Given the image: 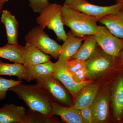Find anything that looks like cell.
Returning a JSON list of instances; mask_svg holds the SVG:
<instances>
[{"label":"cell","mask_w":123,"mask_h":123,"mask_svg":"<svg viewBox=\"0 0 123 123\" xmlns=\"http://www.w3.org/2000/svg\"><path fill=\"white\" fill-rule=\"evenodd\" d=\"M21 83L22 81L21 80L6 79L0 77V101L6 98L7 91L10 88Z\"/></svg>","instance_id":"obj_25"},{"label":"cell","mask_w":123,"mask_h":123,"mask_svg":"<svg viewBox=\"0 0 123 123\" xmlns=\"http://www.w3.org/2000/svg\"><path fill=\"white\" fill-rule=\"evenodd\" d=\"M115 59L105 53L97 44L94 52L85 61L88 78L96 79L106 73L115 64Z\"/></svg>","instance_id":"obj_6"},{"label":"cell","mask_w":123,"mask_h":123,"mask_svg":"<svg viewBox=\"0 0 123 123\" xmlns=\"http://www.w3.org/2000/svg\"><path fill=\"white\" fill-rule=\"evenodd\" d=\"M51 57L33 44L26 43L22 53L23 65L26 68L29 66L50 61Z\"/></svg>","instance_id":"obj_14"},{"label":"cell","mask_w":123,"mask_h":123,"mask_svg":"<svg viewBox=\"0 0 123 123\" xmlns=\"http://www.w3.org/2000/svg\"><path fill=\"white\" fill-rule=\"evenodd\" d=\"M110 98L108 92L103 91L98 93L92 104V120L93 123H104L108 118Z\"/></svg>","instance_id":"obj_10"},{"label":"cell","mask_w":123,"mask_h":123,"mask_svg":"<svg viewBox=\"0 0 123 123\" xmlns=\"http://www.w3.org/2000/svg\"><path fill=\"white\" fill-rule=\"evenodd\" d=\"M0 21L5 27L8 43L18 44V23L15 16L8 10H2Z\"/></svg>","instance_id":"obj_17"},{"label":"cell","mask_w":123,"mask_h":123,"mask_svg":"<svg viewBox=\"0 0 123 123\" xmlns=\"http://www.w3.org/2000/svg\"><path fill=\"white\" fill-rule=\"evenodd\" d=\"M9 90L15 93L29 109L48 117L52 116L51 99L37 84L26 85L21 83L12 87Z\"/></svg>","instance_id":"obj_1"},{"label":"cell","mask_w":123,"mask_h":123,"mask_svg":"<svg viewBox=\"0 0 123 123\" xmlns=\"http://www.w3.org/2000/svg\"><path fill=\"white\" fill-rule=\"evenodd\" d=\"M67 37L61 46L58 59L67 62L75 55L82 44L85 37H79L74 35L71 31L66 33Z\"/></svg>","instance_id":"obj_13"},{"label":"cell","mask_w":123,"mask_h":123,"mask_svg":"<svg viewBox=\"0 0 123 123\" xmlns=\"http://www.w3.org/2000/svg\"><path fill=\"white\" fill-rule=\"evenodd\" d=\"M55 69V63L50 61L29 66L26 69L31 81L41 76H53Z\"/></svg>","instance_id":"obj_22"},{"label":"cell","mask_w":123,"mask_h":123,"mask_svg":"<svg viewBox=\"0 0 123 123\" xmlns=\"http://www.w3.org/2000/svg\"><path fill=\"white\" fill-rule=\"evenodd\" d=\"M29 2V6L36 13H40L50 4L48 0H24Z\"/></svg>","instance_id":"obj_26"},{"label":"cell","mask_w":123,"mask_h":123,"mask_svg":"<svg viewBox=\"0 0 123 123\" xmlns=\"http://www.w3.org/2000/svg\"><path fill=\"white\" fill-rule=\"evenodd\" d=\"M85 61L78 59H71L65 64L67 72L77 83L82 82L88 78V71Z\"/></svg>","instance_id":"obj_19"},{"label":"cell","mask_w":123,"mask_h":123,"mask_svg":"<svg viewBox=\"0 0 123 123\" xmlns=\"http://www.w3.org/2000/svg\"><path fill=\"white\" fill-rule=\"evenodd\" d=\"M34 80L52 101L65 106H72V100L67 89L57 78L52 76H43L38 77Z\"/></svg>","instance_id":"obj_4"},{"label":"cell","mask_w":123,"mask_h":123,"mask_svg":"<svg viewBox=\"0 0 123 123\" xmlns=\"http://www.w3.org/2000/svg\"><path fill=\"white\" fill-rule=\"evenodd\" d=\"M9 0H0V2L2 4L4 5L5 2H8Z\"/></svg>","instance_id":"obj_30"},{"label":"cell","mask_w":123,"mask_h":123,"mask_svg":"<svg viewBox=\"0 0 123 123\" xmlns=\"http://www.w3.org/2000/svg\"><path fill=\"white\" fill-rule=\"evenodd\" d=\"M79 110L85 123H93L92 120V105Z\"/></svg>","instance_id":"obj_27"},{"label":"cell","mask_w":123,"mask_h":123,"mask_svg":"<svg viewBox=\"0 0 123 123\" xmlns=\"http://www.w3.org/2000/svg\"><path fill=\"white\" fill-rule=\"evenodd\" d=\"M102 32L95 35L97 44L105 53L116 58L123 49V39L113 34L105 26H99Z\"/></svg>","instance_id":"obj_8"},{"label":"cell","mask_w":123,"mask_h":123,"mask_svg":"<svg viewBox=\"0 0 123 123\" xmlns=\"http://www.w3.org/2000/svg\"><path fill=\"white\" fill-rule=\"evenodd\" d=\"M115 63L123 66V49L115 59Z\"/></svg>","instance_id":"obj_28"},{"label":"cell","mask_w":123,"mask_h":123,"mask_svg":"<svg viewBox=\"0 0 123 123\" xmlns=\"http://www.w3.org/2000/svg\"></svg>","instance_id":"obj_32"},{"label":"cell","mask_w":123,"mask_h":123,"mask_svg":"<svg viewBox=\"0 0 123 123\" xmlns=\"http://www.w3.org/2000/svg\"><path fill=\"white\" fill-rule=\"evenodd\" d=\"M84 40V43L71 59H78L85 61L94 52L97 45L95 35L86 36Z\"/></svg>","instance_id":"obj_23"},{"label":"cell","mask_w":123,"mask_h":123,"mask_svg":"<svg viewBox=\"0 0 123 123\" xmlns=\"http://www.w3.org/2000/svg\"><path fill=\"white\" fill-rule=\"evenodd\" d=\"M3 4H1L0 2V14H1V12H2V8H3Z\"/></svg>","instance_id":"obj_29"},{"label":"cell","mask_w":123,"mask_h":123,"mask_svg":"<svg viewBox=\"0 0 123 123\" xmlns=\"http://www.w3.org/2000/svg\"><path fill=\"white\" fill-rule=\"evenodd\" d=\"M62 21L64 25L70 29L73 34L77 37H84L86 36L95 35L102 32L97 24V18L91 17L63 6Z\"/></svg>","instance_id":"obj_2"},{"label":"cell","mask_w":123,"mask_h":123,"mask_svg":"<svg viewBox=\"0 0 123 123\" xmlns=\"http://www.w3.org/2000/svg\"><path fill=\"white\" fill-rule=\"evenodd\" d=\"M63 6L56 3H50L39 14L36 19L39 26L44 29L47 27L54 31L59 41L64 42L67 37L62 21Z\"/></svg>","instance_id":"obj_3"},{"label":"cell","mask_w":123,"mask_h":123,"mask_svg":"<svg viewBox=\"0 0 123 123\" xmlns=\"http://www.w3.org/2000/svg\"><path fill=\"white\" fill-rule=\"evenodd\" d=\"M98 22L107 27L115 36L123 39V7L118 11L109 14L99 18Z\"/></svg>","instance_id":"obj_12"},{"label":"cell","mask_w":123,"mask_h":123,"mask_svg":"<svg viewBox=\"0 0 123 123\" xmlns=\"http://www.w3.org/2000/svg\"><path fill=\"white\" fill-rule=\"evenodd\" d=\"M114 117L117 121L123 117V76L120 77L114 86L111 97Z\"/></svg>","instance_id":"obj_18"},{"label":"cell","mask_w":123,"mask_h":123,"mask_svg":"<svg viewBox=\"0 0 123 123\" xmlns=\"http://www.w3.org/2000/svg\"><path fill=\"white\" fill-rule=\"evenodd\" d=\"M25 114L22 106L5 104L0 108V123H22Z\"/></svg>","instance_id":"obj_16"},{"label":"cell","mask_w":123,"mask_h":123,"mask_svg":"<svg viewBox=\"0 0 123 123\" xmlns=\"http://www.w3.org/2000/svg\"><path fill=\"white\" fill-rule=\"evenodd\" d=\"M44 30L39 25L32 28L25 35L26 43L33 44L43 53L58 59L61 46L50 38Z\"/></svg>","instance_id":"obj_5"},{"label":"cell","mask_w":123,"mask_h":123,"mask_svg":"<svg viewBox=\"0 0 123 123\" xmlns=\"http://www.w3.org/2000/svg\"><path fill=\"white\" fill-rule=\"evenodd\" d=\"M52 116L48 117L41 112L28 109L22 123H52L56 121Z\"/></svg>","instance_id":"obj_24"},{"label":"cell","mask_w":123,"mask_h":123,"mask_svg":"<svg viewBox=\"0 0 123 123\" xmlns=\"http://www.w3.org/2000/svg\"><path fill=\"white\" fill-rule=\"evenodd\" d=\"M15 76L19 80L30 81L26 68L22 64L14 63L10 64L4 63L0 60V76Z\"/></svg>","instance_id":"obj_20"},{"label":"cell","mask_w":123,"mask_h":123,"mask_svg":"<svg viewBox=\"0 0 123 123\" xmlns=\"http://www.w3.org/2000/svg\"><path fill=\"white\" fill-rule=\"evenodd\" d=\"M64 5L98 19L118 11L123 5L117 3L110 6H99L91 4L86 0H65Z\"/></svg>","instance_id":"obj_7"},{"label":"cell","mask_w":123,"mask_h":123,"mask_svg":"<svg viewBox=\"0 0 123 123\" xmlns=\"http://www.w3.org/2000/svg\"><path fill=\"white\" fill-rule=\"evenodd\" d=\"M51 115L59 116L64 122L68 123H85L80 110L71 106L61 105L52 101Z\"/></svg>","instance_id":"obj_15"},{"label":"cell","mask_w":123,"mask_h":123,"mask_svg":"<svg viewBox=\"0 0 123 123\" xmlns=\"http://www.w3.org/2000/svg\"><path fill=\"white\" fill-rule=\"evenodd\" d=\"M100 88L99 84L91 82L84 86L77 94L73 106L79 110L92 105L98 94Z\"/></svg>","instance_id":"obj_11"},{"label":"cell","mask_w":123,"mask_h":123,"mask_svg":"<svg viewBox=\"0 0 123 123\" xmlns=\"http://www.w3.org/2000/svg\"><path fill=\"white\" fill-rule=\"evenodd\" d=\"M66 62L58 59L55 63V71L52 76L59 80L72 96L75 98L81 89L91 82L84 81L77 83L74 81L66 71L65 68Z\"/></svg>","instance_id":"obj_9"},{"label":"cell","mask_w":123,"mask_h":123,"mask_svg":"<svg viewBox=\"0 0 123 123\" xmlns=\"http://www.w3.org/2000/svg\"><path fill=\"white\" fill-rule=\"evenodd\" d=\"M117 3H119V4H123V0H115Z\"/></svg>","instance_id":"obj_31"},{"label":"cell","mask_w":123,"mask_h":123,"mask_svg":"<svg viewBox=\"0 0 123 123\" xmlns=\"http://www.w3.org/2000/svg\"><path fill=\"white\" fill-rule=\"evenodd\" d=\"M24 46L19 44H10L0 47V58L11 62L23 64L22 53Z\"/></svg>","instance_id":"obj_21"}]
</instances>
